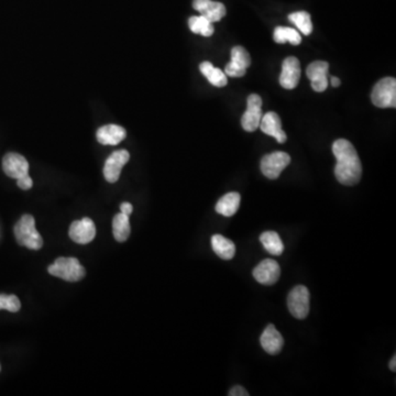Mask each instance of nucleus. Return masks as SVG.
Returning <instances> with one entry per match:
<instances>
[{
	"mask_svg": "<svg viewBox=\"0 0 396 396\" xmlns=\"http://www.w3.org/2000/svg\"><path fill=\"white\" fill-rule=\"evenodd\" d=\"M333 152L337 159L335 175L342 185L354 186L361 180L362 164L358 152L350 141L338 139L333 144Z\"/></svg>",
	"mask_w": 396,
	"mask_h": 396,
	"instance_id": "nucleus-1",
	"label": "nucleus"
},
{
	"mask_svg": "<svg viewBox=\"0 0 396 396\" xmlns=\"http://www.w3.org/2000/svg\"><path fill=\"white\" fill-rule=\"evenodd\" d=\"M15 237L18 245L27 247L31 250H39L42 248L43 239L35 228V221L33 216L23 215L15 226Z\"/></svg>",
	"mask_w": 396,
	"mask_h": 396,
	"instance_id": "nucleus-2",
	"label": "nucleus"
},
{
	"mask_svg": "<svg viewBox=\"0 0 396 396\" xmlns=\"http://www.w3.org/2000/svg\"><path fill=\"white\" fill-rule=\"evenodd\" d=\"M49 273L64 281L78 282L84 278L86 271L75 258H58L48 268Z\"/></svg>",
	"mask_w": 396,
	"mask_h": 396,
	"instance_id": "nucleus-3",
	"label": "nucleus"
},
{
	"mask_svg": "<svg viewBox=\"0 0 396 396\" xmlns=\"http://www.w3.org/2000/svg\"><path fill=\"white\" fill-rule=\"evenodd\" d=\"M372 104L379 108L396 107V80L385 78L374 86L371 94Z\"/></svg>",
	"mask_w": 396,
	"mask_h": 396,
	"instance_id": "nucleus-4",
	"label": "nucleus"
},
{
	"mask_svg": "<svg viewBox=\"0 0 396 396\" xmlns=\"http://www.w3.org/2000/svg\"><path fill=\"white\" fill-rule=\"evenodd\" d=\"M311 294L304 285H297L290 292L287 297V307L295 318L304 319L309 313Z\"/></svg>",
	"mask_w": 396,
	"mask_h": 396,
	"instance_id": "nucleus-5",
	"label": "nucleus"
},
{
	"mask_svg": "<svg viewBox=\"0 0 396 396\" xmlns=\"http://www.w3.org/2000/svg\"><path fill=\"white\" fill-rule=\"evenodd\" d=\"M290 163H291V156L287 153L276 151L262 158L261 171L266 178L276 180Z\"/></svg>",
	"mask_w": 396,
	"mask_h": 396,
	"instance_id": "nucleus-6",
	"label": "nucleus"
},
{
	"mask_svg": "<svg viewBox=\"0 0 396 396\" xmlns=\"http://www.w3.org/2000/svg\"><path fill=\"white\" fill-rule=\"evenodd\" d=\"M248 105L247 111L241 117V125L245 130L248 132H254L260 125L261 118H262V99L256 94H251L248 97Z\"/></svg>",
	"mask_w": 396,
	"mask_h": 396,
	"instance_id": "nucleus-7",
	"label": "nucleus"
},
{
	"mask_svg": "<svg viewBox=\"0 0 396 396\" xmlns=\"http://www.w3.org/2000/svg\"><path fill=\"white\" fill-rule=\"evenodd\" d=\"M329 64L325 61H315L306 70V75L311 80V88L317 93L326 91L329 85Z\"/></svg>",
	"mask_w": 396,
	"mask_h": 396,
	"instance_id": "nucleus-8",
	"label": "nucleus"
},
{
	"mask_svg": "<svg viewBox=\"0 0 396 396\" xmlns=\"http://www.w3.org/2000/svg\"><path fill=\"white\" fill-rule=\"evenodd\" d=\"M251 66L248 51L242 47H235L231 50V61L225 68V74L230 78H242L246 75L247 68Z\"/></svg>",
	"mask_w": 396,
	"mask_h": 396,
	"instance_id": "nucleus-9",
	"label": "nucleus"
},
{
	"mask_svg": "<svg viewBox=\"0 0 396 396\" xmlns=\"http://www.w3.org/2000/svg\"><path fill=\"white\" fill-rule=\"evenodd\" d=\"M130 154L127 150H118L111 154L104 166V176L109 183H116L120 178L121 170L128 163Z\"/></svg>",
	"mask_w": 396,
	"mask_h": 396,
	"instance_id": "nucleus-10",
	"label": "nucleus"
},
{
	"mask_svg": "<svg viewBox=\"0 0 396 396\" xmlns=\"http://www.w3.org/2000/svg\"><path fill=\"white\" fill-rule=\"evenodd\" d=\"M281 276V268L278 262L272 259H266L254 268V278L262 285H274Z\"/></svg>",
	"mask_w": 396,
	"mask_h": 396,
	"instance_id": "nucleus-11",
	"label": "nucleus"
},
{
	"mask_svg": "<svg viewBox=\"0 0 396 396\" xmlns=\"http://www.w3.org/2000/svg\"><path fill=\"white\" fill-rule=\"evenodd\" d=\"M301 63L295 56H289L283 61L282 73L280 75V84L285 89H294L299 85L301 78Z\"/></svg>",
	"mask_w": 396,
	"mask_h": 396,
	"instance_id": "nucleus-12",
	"label": "nucleus"
},
{
	"mask_svg": "<svg viewBox=\"0 0 396 396\" xmlns=\"http://www.w3.org/2000/svg\"><path fill=\"white\" fill-rule=\"evenodd\" d=\"M70 238L76 244H89L96 236V227L91 218L73 221L70 227Z\"/></svg>",
	"mask_w": 396,
	"mask_h": 396,
	"instance_id": "nucleus-13",
	"label": "nucleus"
},
{
	"mask_svg": "<svg viewBox=\"0 0 396 396\" xmlns=\"http://www.w3.org/2000/svg\"><path fill=\"white\" fill-rule=\"evenodd\" d=\"M3 168L6 175L11 178H23L29 174V163L27 159L18 153H7L3 159Z\"/></svg>",
	"mask_w": 396,
	"mask_h": 396,
	"instance_id": "nucleus-14",
	"label": "nucleus"
},
{
	"mask_svg": "<svg viewBox=\"0 0 396 396\" xmlns=\"http://www.w3.org/2000/svg\"><path fill=\"white\" fill-rule=\"evenodd\" d=\"M193 8L211 23H218L226 16V7L213 0H194Z\"/></svg>",
	"mask_w": 396,
	"mask_h": 396,
	"instance_id": "nucleus-15",
	"label": "nucleus"
},
{
	"mask_svg": "<svg viewBox=\"0 0 396 396\" xmlns=\"http://www.w3.org/2000/svg\"><path fill=\"white\" fill-rule=\"evenodd\" d=\"M259 127L262 132L266 133L268 136L273 137L278 143H284L287 140V136L282 129L281 119L274 111H268L266 115L262 116Z\"/></svg>",
	"mask_w": 396,
	"mask_h": 396,
	"instance_id": "nucleus-16",
	"label": "nucleus"
},
{
	"mask_svg": "<svg viewBox=\"0 0 396 396\" xmlns=\"http://www.w3.org/2000/svg\"><path fill=\"white\" fill-rule=\"evenodd\" d=\"M260 342L261 346L266 350V352L271 354V356L280 354L284 346L283 337H282L280 331L276 328L274 325H268L264 329V334H262L260 338Z\"/></svg>",
	"mask_w": 396,
	"mask_h": 396,
	"instance_id": "nucleus-17",
	"label": "nucleus"
},
{
	"mask_svg": "<svg viewBox=\"0 0 396 396\" xmlns=\"http://www.w3.org/2000/svg\"><path fill=\"white\" fill-rule=\"evenodd\" d=\"M127 132L118 125H106L98 129L96 133L97 141L104 146H117L125 140Z\"/></svg>",
	"mask_w": 396,
	"mask_h": 396,
	"instance_id": "nucleus-18",
	"label": "nucleus"
},
{
	"mask_svg": "<svg viewBox=\"0 0 396 396\" xmlns=\"http://www.w3.org/2000/svg\"><path fill=\"white\" fill-rule=\"evenodd\" d=\"M240 194L231 192V193L223 195L219 199L218 203L216 204V211L225 216V217H231L238 211L239 207H240Z\"/></svg>",
	"mask_w": 396,
	"mask_h": 396,
	"instance_id": "nucleus-19",
	"label": "nucleus"
},
{
	"mask_svg": "<svg viewBox=\"0 0 396 396\" xmlns=\"http://www.w3.org/2000/svg\"><path fill=\"white\" fill-rule=\"evenodd\" d=\"M211 247H213L214 252L223 260H231L236 254L235 244L221 235H214L211 237Z\"/></svg>",
	"mask_w": 396,
	"mask_h": 396,
	"instance_id": "nucleus-20",
	"label": "nucleus"
},
{
	"mask_svg": "<svg viewBox=\"0 0 396 396\" xmlns=\"http://www.w3.org/2000/svg\"><path fill=\"white\" fill-rule=\"evenodd\" d=\"M202 74L209 80L211 85L216 87H225L228 84V78H227L225 72L221 68H215L211 62H203L199 66Z\"/></svg>",
	"mask_w": 396,
	"mask_h": 396,
	"instance_id": "nucleus-21",
	"label": "nucleus"
},
{
	"mask_svg": "<svg viewBox=\"0 0 396 396\" xmlns=\"http://www.w3.org/2000/svg\"><path fill=\"white\" fill-rule=\"evenodd\" d=\"M264 248L272 256H281L284 251L283 241L276 231H266L260 236Z\"/></svg>",
	"mask_w": 396,
	"mask_h": 396,
	"instance_id": "nucleus-22",
	"label": "nucleus"
},
{
	"mask_svg": "<svg viewBox=\"0 0 396 396\" xmlns=\"http://www.w3.org/2000/svg\"><path fill=\"white\" fill-rule=\"evenodd\" d=\"M113 237L118 242H125L130 236V223L129 216L120 213L113 217Z\"/></svg>",
	"mask_w": 396,
	"mask_h": 396,
	"instance_id": "nucleus-23",
	"label": "nucleus"
},
{
	"mask_svg": "<svg viewBox=\"0 0 396 396\" xmlns=\"http://www.w3.org/2000/svg\"><path fill=\"white\" fill-rule=\"evenodd\" d=\"M274 41L280 44L289 42L292 46H299L302 42V37L299 31L287 27H278L274 30Z\"/></svg>",
	"mask_w": 396,
	"mask_h": 396,
	"instance_id": "nucleus-24",
	"label": "nucleus"
},
{
	"mask_svg": "<svg viewBox=\"0 0 396 396\" xmlns=\"http://www.w3.org/2000/svg\"><path fill=\"white\" fill-rule=\"evenodd\" d=\"M188 25H190L192 32L203 35V37H211L215 31L213 23L203 16H194V17L190 18Z\"/></svg>",
	"mask_w": 396,
	"mask_h": 396,
	"instance_id": "nucleus-25",
	"label": "nucleus"
},
{
	"mask_svg": "<svg viewBox=\"0 0 396 396\" xmlns=\"http://www.w3.org/2000/svg\"><path fill=\"white\" fill-rule=\"evenodd\" d=\"M289 20L297 27L304 35H309L313 32V23H311V15L306 11H297V13L289 15Z\"/></svg>",
	"mask_w": 396,
	"mask_h": 396,
	"instance_id": "nucleus-26",
	"label": "nucleus"
},
{
	"mask_svg": "<svg viewBox=\"0 0 396 396\" xmlns=\"http://www.w3.org/2000/svg\"><path fill=\"white\" fill-rule=\"evenodd\" d=\"M21 303L16 295H0V309H7L11 313H17L20 311Z\"/></svg>",
	"mask_w": 396,
	"mask_h": 396,
	"instance_id": "nucleus-27",
	"label": "nucleus"
},
{
	"mask_svg": "<svg viewBox=\"0 0 396 396\" xmlns=\"http://www.w3.org/2000/svg\"><path fill=\"white\" fill-rule=\"evenodd\" d=\"M17 185L19 186L21 190H23V191H28V190H30V188L33 186L32 178L29 176V174L28 175H25L23 176V178H18Z\"/></svg>",
	"mask_w": 396,
	"mask_h": 396,
	"instance_id": "nucleus-28",
	"label": "nucleus"
},
{
	"mask_svg": "<svg viewBox=\"0 0 396 396\" xmlns=\"http://www.w3.org/2000/svg\"><path fill=\"white\" fill-rule=\"evenodd\" d=\"M229 396H249L248 392L245 388L240 385L233 386L228 393Z\"/></svg>",
	"mask_w": 396,
	"mask_h": 396,
	"instance_id": "nucleus-29",
	"label": "nucleus"
},
{
	"mask_svg": "<svg viewBox=\"0 0 396 396\" xmlns=\"http://www.w3.org/2000/svg\"><path fill=\"white\" fill-rule=\"evenodd\" d=\"M120 211L125 215L130 216L133 211L132 205L130 203H123L120 205Z\"/></svg>",
	"mask_w": 396,
	"mask_h": 396,
	"instance_id": "nucleus-30",
	"label": "nucleus"
},
{
	"mask_svg": "<svg viewBox=\"0 0 396 396\" xmlns=\"http://www.w3.org/2000/svg\"><path fill=\"white\" fill-rule=\"evenodd\" d=\"M329 82H330L331 86H333V87H339L341 84L340 80H339L338 78H335V76H331L330 80H329Z\"/></svg>",
	"mask_w": 396,
	"mask_h": 396,
	"instance_id": "nucleus-31",
	"label": "nucleus"
},
{
	"mask_svg": "<svg viewBox=\"0 0 396 396\" xmlns=\"http://www.w3.org/2000/svg\"><path fill=\"white\" fill-rule=\"evenodd\" d=\"M390 370H391V371L395 372L396 371V357L394 356L393 358H392L391 361H390Z\"/></svg>",
	"mask_w": 396,
	"mask_h": 396,
	"instance_id": "nucleus-32",
	"label": "nucleus"
},
{
	"mask_svg": "<svg viewBox=\"0 0 396 396\" xmlns=\"http://www.w3.org/2000/svg\"><path fill=\"white\" fill-rule=\"evenodd\" d=\"M0 370H1V366H0Z\"/></svg>",
	"mask_w": 396,
	"mask_h": 396,
	"instance_id": "nucleus-33",
	"label": "nucleus"
}]
</instances>
